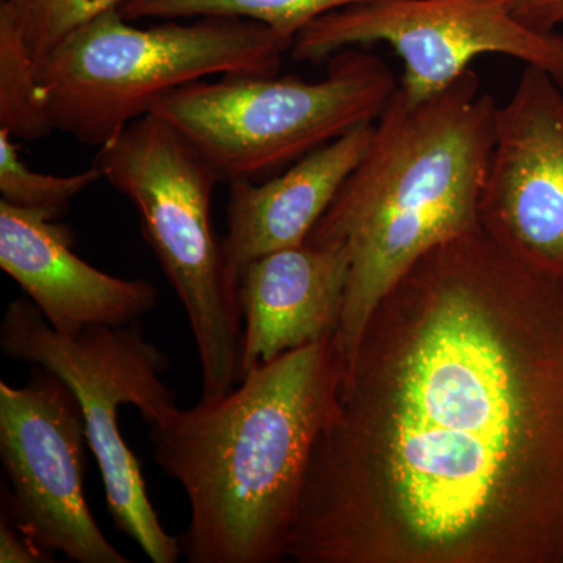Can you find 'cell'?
<instances>
[{
  "label": "cell",
  "mask_w": 563,
  "mask_h": 563,
  "mask_svg": "<svg viewBox=\"0 0 563 563\" xmlns=\"http://www.w3.org/2000/svg\"><path fill=\"white\" fill-rule=\"evenodd\" d=\"M285 559L563 563V280L479 229L374 310Z\"/></svg>",
  "instance_id": "obj_1"
},
{
  "label": "cell",
  "mask_w": 563,
  "mask_h": 563,
  "mask_svg": "<svg viewBox=\"0 0 563 563\" xmlns=\"http://www.w3.org/2000/svg\"><path fill=\"white\" fill-rule=\"evenodd\" d=\"M339 383L332 342L312 344L244 374L220 398L177 406L150 426L152 459L190 506L179 536L185 561H284Z\"/></svg>",
  "instance_id": "obj_2"
},
{
  "label": "cell",
  "mask_w": 563,
  "mask_h": 563,
  "mask_svg": "<svg viewBox=\"0 0 563 563\" xmlns=\"http://www.w3.org/2000/svg\"><path fill=\"white\" fill-rule=\"evenodd\" d=\"M498 107L468 69L424 102H407L396 90L374 122L365 157L307 239L350 252L332 340L340 379L374 310L404 274L433 247L479 231Z\"/></svg>",
  "instance_id": "obj_3"
},
{
  "label": "cell",
  "mask_w": 563,
  "mask_h": 563,
  "mask_svg": "<svg viewBox=\"0 0 563 563\" xmlns=\"http://www.w3.org/2000/svg\"><path fill=\"white\" fill-rule=\"evenodd\" d=\"M291 41L261 22L207 16L133 27L120 9L68 36L38 69L54 128L106 146L163 96L213 76H276Z\"/></svg>",
  "instance_id": "obj_4"
},
{
  "label": "cell",
  "mask_w": 563,
  "mask_h": 563,
  "mask_svg": "<svg viewBox=\"0 0 563 563\" xmlns=\"http://www.w3.org/2000/svg\"><path fill=\"white\" fill-rule=\"evenodd\" d=\"M95 165L140 214L141 233L187 313L201 363V399L242 380L239 285L211 225L220 177L198 150L155 114L133 121L99 147Z\"/></svg>",
  "instance_id": "obj_5"
},
{
  "label": "cell",
  "mask_w": 563,
  "mask_h": 563,
  "mask_svg": "<svg viewBox=\"0 0 563 563\" xmlns=\"http://www.w3.org/2000/svg\"><path fill=\"white\" fill-rule=\"evenodd\" d=\"M399 81L368 52L329 58L320 81L229 74L163 96L151 114L173 125L220 181L255 180L380 117Z\"/></svg>",
  "instance_id": "obj_6"
},
{
  "label": "cell",
  "mask_w": 563,
  "mask_h": 563,
  "mask_svg": "<svg viewBox=\"0 0 563 563\" xmlns=\"http://www.w3.org/2000/svg\"><path fill=\"white\" fill-rule=\"evenodd\" d=\"M0 350L9 361L40 366L65 380L80 404L114 528L152 562L179 561V537L163 528L140 462L120 429L122 406L135 407L147 426L177 407L176 391L163 380L168 355L144 336L140 321L91 325L66 336L51 328L35 303L14 299L0 321Z\"/></svg>",
  "instance_id": "obj_7"
},
{
  "label": "cell",
  "mask_w": 563,
  "mask_h": 563,
  "mask_svg": "<svg viewBox=\"0 0 563 563\" xmlns=\"http://www.w3.org/2000/svg\"><path fill=\"white\" fill-rule=\"evenodd\" d=\"M377 43L401 58L398 90L410 103L435 98L483 55L537 66L563 88V35L525 25L514 0H374L310 22L292 40L291 55L329 60L336 52Z\"/></svg>",
  "instance_id": "obj_8"
},
{
  "label": "cell",
  "mask_w": 563,
  "mask_h": 563,
  "mask_svg": "<svg viewBox=\"0 0 563 563\" xmlns=\"http://www.w3.org/2000/svg\"><path fill=\"white\" fill-rule=\"evenodd\" d=\"M87 426L76 395L35 366L22 387L0 383L2 512L41 550L77 563H131L92 517L85 496Z\"/></svg>",
  "instance_id": "obj_9"
},
{
  "label": "cell",
  "mask_w": 563,
  "mask_h": 563,
  "mask_svg": "<svg viewBox=\"0 0 563 563\" xmlns=\"http://www.w3.org/2000/svg\"><path fill=\"white\" fill-rule=\"evenodd\" d=\"M479 222L518 262L563 280V88L537 66L498 107Z\"/></svg>",
  "instance_id": "obj_10"
},
{
  "label": "cell",
  "mask_w": 563,
  "mask_h": 563,
  "mask_svg": "<svg viewBox=\"0 0 563 563\" xmlns=\"http://www.w3.org/2000/svg\"><path fill=\"white\" fill-rule=\"evenodd\" d=\"M51 213L0 201V268L55 332L79 335L91 325H125L157 307L150 280L122 279L95 268L73 251L65 225Z\"/></svg>",
  "instance_id": "obj_11"
},
{
  "label": "cell",
  "mask_w": 563,
  "mask_h": 563,
  "mask_svg": "<svg viewBox=\"0 0 563 563\" xmlns=\"http://www.w3.org/2000/svg\"><path fill=\"white\" fill-rule=\"evenodd\" d=\"M342 243L306 242L257 258L239 279L244 374L291 351L332 342L350 280Z\"/></svg>",
  "instance_id": "obj_12"
},
{
  "label": "cell",
  "mask_w": 563,
  "mask_h": 563,
  "mask_svg": "<svg viewBox=\"0 0 563 563\" xmlns=\"http://www.w3.org/2000/svg\"><path fill=\"white\" fill-rule=\"evenodd\" d=\"M373 124H362L318 147L274 179L231 184L228 232L221 240L229 276L239 285L250 263L298 247L342 190L372 143Z\"/></svg>",
  "instance_id": "obj_13"
},
{
  "label": "cell",
  "mask_w": 563,
  "mask_h": 563,
  "mask_svg": "<svg viewBox=\"0 0 563 563\" xmlns=\"http://www.w3.org/2000/svg\"><path fill=\"white\" fill-rule=\"evenodd\" d=\"M368 2L374 0H124L120 11L129 21L240 18L261 22L292 43L295 36L318 18Z\"/></svg>",
  "instance_id": "obj_14"
},
{
  "label": "cell",
  "mask_w": 563,
  "mask_h": 563,
  "mask_svg": "<svg viewBox=\"0 0 563 563\" xmlns=\"http://www.w3.org/2000/svg\"><path fill=\"white\" fill-rule=\"evenodd\" d=\"M0 129L13 139L35 141L54 131L49 110L41 101L38 69L21 32L0 13Z\"/></svg>",
  "instance_id": "obj_15"
},
{
  "label": "cell",
  "mask_w": 563,
  "mask_h": 563,
  "mask_svg": "<svg viewBox=\"0 0 563 563\" xmlns=\"http://www.w3.org/2000/svg\"><path fill=\"white\" fill-rule=\"evenodd\" d=\"M124 0H2L7 14L25 41L36 69L52 52L88 22L120 9Z\"/></svg>",
  "instance_id": "obj_16"
},
{
  "label": "cell",
  "mask_w": 563,
  "mask_h": 563,
  "mask_svg": "<svg viewBox=\"0 0 563 563\" xmlns=\"http://www.w3.org/2000/svg\"><path fill=\"white\" fill-rule=\"evenodd\" d=\"M103 179L98 165L73 174L36 173L22 161L13 136L0 129V192L2 201L21 209L41 210L57 218L80 192Z\"/></svg>",
  "instance_id": "obj_17"
},
{
  "label": "cell",
  "mask_w": 563,
  "mask_h": 563,
  "mask_svg": "<svg viewBox=\"0 0 563 563\" xmlns=\"http://www.w3.org/2000/svg\"><path fill=\"white\" fill-rule=\"evenodd\" d=\"M54 562L52 554L41 550L2 512L0 517V563Z\"/></svg>",
  "instance_id": "obj_18"
},
{
  "label": "cell",
  "mask_w": 563,
  "mask_h": 563,
  "mask_svg": "<svg viewBox=\"0 0 563 563\" xmlns=\"http://www.w3.org/2000/svg\"><path fill=\"white\" fill-rule=\"evenodd\" d=\"M514 13L533 31L558 32L563 24V0H514Z\"/></svg>",
  "instance_id": "obj_19"
}]
</instances>
